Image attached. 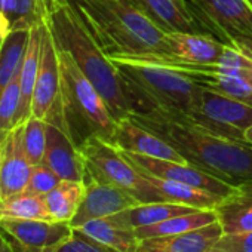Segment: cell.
<instances>
[{"instance_id": "cell-1", "label": "cell", "mask_w": 252, "mask_h": 252, "mask_svg": "<svg viewBox=\"0 0 252 252\" xmlns=\"http://www.w3.org/2000/svg\"><path fill=\"white\" fill-rule=\"evenodd\" d=\"M45 23L58 49L67 52L83 76L104 98L119 122L134 113L126 85L111 58L101 49L67 0H43Z\"/></svg>"}, {"instance_id": "cell-2", "label": "cell", "mask_w": 252, "mask_h": 252, "mask_svg": "<svg viewBox=\"0 0 252 252\" xmlns=\"http://www.w3.org/2000/svg\"><path fill=\"white\" fill-rule=\"evenodd\" d=\"M131 117L162 137L187 162L205 172L234 187L252 181L251 144L150 113H134Z\"/></svg>"}, {"instance_id": "cell-3", "label": "cell", "mask_w": 252, "mask_h": 252, "mask_svg": "<svg viewBox=\"0 0 252 252\" xmlns=\"http://www.w3.org/2000/svg\"><path fill=\"white\" fill-rule=\"evenodd\" d=\"M110 58L126 85L134 113L181 122L200 108L203 86L180 70L132 55Z\"/></svg>"}, {"instance_id": "cell-4", "label": "cell", "mask_w": 252, "mask_h": 252, "mask_svg": "<svg viewBox=\"0 0 252 252\" xmlns=\"http://www.w3.org/2000/svg\"><path fill=\"white\" fill-rule=\"evenodd\" d=\"M101 49L108 55L169 54L166 32L129 0H67Z\"/></svg>"}, {"instance_id": "cell-5", "label": "cell", "mask_w": 252, "mask_h": 252, "mask_svg": "<svg viewBox=\"0 0 252 252\" xmlns=\"http://www.w3.org/2000/svg\"><path fill=\"white\" fill-rule=\"evenodd\" d=\"M61 68L60 104L65 128L77 147L88 138L98 137L111 144L117 120L110 113L104 98L83 76L71 57L58 49Z\"/></svg>"}, {"instance_id": "cell-6", "label": "cell", "mask_w": 252, "mask_h": 252, "mask_svg": "<svg viewBox=\"0 0 252 252\" xmlns=\"http://www.w3.org/2000/svg\"><path fill=\"white\" fill-rule=\"evenodd\" d=\"M79 150L85 162V178L116 186L137 197L141 203L165 200L144 174L113 144L92 137L80 144Z\"/></svg>"}, {"instance_id": "cell-7", "label": "cell", "mask_w": 252, "mask_h": 252, "mask_svg": "<svg viewBox=\"0 0 252 252\" xmlns=\"http://www.w3.org/2000/svg\"><path fill=\"white\" fill-rule=\"evenodd\" d=\"M202 29L231 48L252 46V0H189Z\"/></svg>"}, {"instance_id": "cell-8", "label": "cell", "mask_w": 252, "mask_h": 252, "mask_svg": "<svg viewBox=\"0 0 252 252\" xmlns=\"http://www.w3.org/2000/svg\"><path fill=\"white\" fill-rule=\"evenodd\" d=\"M181 123L245 141V132L252 126V104L203 86L200 108Z\"/></svg>"}, {"instance_id": "cell-9", "label": "cell", "mask_w": 252, "mask_h": 252, "mask_svg": "<svg viewBox=\"0 0 252 252\" xmlns=\"http://www.w3.org/2000/svg\"><path fill=\"white\" fill-rule=\"evenodd\" d=\"M45 120L48 123V129L43 163H46L61 180L83 181L85 162L79 147L65 128L60 98L51 107Z\"/></svg>"}, {"instance_id": "cell-10", "label": "cell", "mask_w": 252, "mask_h": 252, "mask_svg": "<svg viewBox=\"0 0 252 252\" xmlns=\"http://www.w3.org/2000/svg\"><path fill=\"white\" fill-rule=\"evenodd\" d=\"M123 155L137 169L146 174H150L153 177L193 186L196 189L206 190L222 197L228 196L236 189L234 186L205 172L203 169L194 166L190 162L156 159V158H147V156H140V155H132V153H123Z\"/></svg>"}, {"instance_id": "cell-11", "label": "cell", "mask_w": 252, "mask_h": 252, "mask_svg": "<svg viewBox=\"0 0 252 252\" xmlns=\"http://www.w3.org/2000/svg\"><path fill=\"white\" fill-rule=\"evenodd\" d=\"M0 228L17 252H51L73 231L68 222L54 220H0Z\"/></svg>"}, {"instance_id": "cell-12", "label": "cell", "mask_w": 252, "mask_h": 252, "mask_svg": "<svg viewBox=\"0 0 252 252\" xmlns=\"http://www.w3.org/2000/svg\"><path fill=\"white\" fill-rule=\"evenodd\" d=\"M60 89H61V68H60L58 48L43 18L40 58H39L37 79H36V88H34L33 104H32V116L45 119L51 107L58 99Z\"/></svg>"}, {"instance_id": "cell-13", "label": "cell", "mask_w": 252, "mask_h": 252, "mask_svg": "<svg viewBox=\"0 0 252 252\" xmlns=\"http://www.w3.org/2000/svg\"><path fill=\"white\" fill-rule=\"evenodd\" d=\"M85 194L70 225L77 228L96 218H107L131 206L141 203L137 197L116 186L105 184L92 178H85Z\"/></svg>"}, {"instance_id": "cell-14", "label": "cell", "mask_w": 252, "mask_h": 252, "mask_svg": "<svg viewBox=\"0 0 252 252\" xmlns=\"http://www.w3.org/2000/svg\"><path fill=\"white\" fill-rule=\"evenodd\" d=\"M111 144L123 153H132L156 159L187 162L169 143L162 137L144 128L132 117L117 122V129Z\"/></svg>"}, {"instance_id": "cell-15", "label": "cell", "mask_w": 252, "mask_h": 252, "mask_svg": "<svg viewBox=\"0 0 252 252\" xmlns=\"http://www.w3.org/2000/svg\"><path fill=\"white\" fill-rule=\"evenodd\" d=\"M24 123L17 125L0 149V186L2 199L23 191L30 180L32 168L23 141Z\"/></svg>"}, {"instance_id": "cell-16", "label": "cell", "mask_w": 252, "mask_h": 252, "mask_svg": "<svg viewBox=\"0 0 252 252\" xmlns=\"http://www.w3.org/2000/svg\"><path fill=\"white\" fill-rule=\"evenodd\" d=\"M129 2L166 33H206L194 17L189 0H129Z\"/></svg>"}, {"instance_id": "cell-17", "label": "cell", "mask_w": 252, "mask_h": 252, "mask_svg": "<svg viewBox=\"0 0 252 252\" xmlns=\"http://www.w3.org/2000/svg\"><path fill=\"white\" fill-rule=\"evenodd\" d=\"M222 234V227L217 220L186 233L143 239L137 252H209Z\"/></svg>"}, {"instance_id": "cell-18", "label": "cell", "mask_w": 252, "mask_h": 252, "mask_svg": "<svg viewBox=\"0 0 252 252\" xmlns=\"http://www.w3.org/2000/svg\"><path fill=\"white\" fill-rule=\"evenodd\" d=\"M214 211L224 233L252 231V181L236 186Z\"/></svg>"}, {"instance_id": "cell-19", "label": "cell", "mask_w": 252, "mask_h": 252, "mask_svg": "<svg viewBox=\"0 0 252 252\" xmlns=\"http://www.w3.org/2000/svg\"><path fill=\"white\" fill-rule=\"evenodd\" d=\"M193 211H197V208L163 200V202L138 203V205L131 206V208L125 209L122 212L110 215L107 218L119 227L128 228V230H135V228L153 225V224L162 222L165 220H169L172 217L187 214V212H193Z\"/></svg>"}, {"instance_id": "cell-20", "label": "cell", "mask_w": 252, "mask_h": 252, "mask_svg": "<svg viewBox=\"0 0 252 252\" xmlns=\"http://www.w3.org/2000/svg\"><path fill=\"white\" fill-rule=\"evenodd\" d=\"M42 23L30 30L27 51L20 71V104L15 116V126L20 123H26L32 117V104H33V95H34L36 79H37L39 58H40Z\"/></svg>"}, {"instance_id": "cell-21", "label": "cell", "mask_w": 252, "mask_h": 252, "mask_svg": "<svg viewBox=\"0 0 252 252\" xmlns=\"http://www.w3.org/2000/svg\"><path fill=\"white\" fill-rule=\"evenodd\" d=\"M143 174L149 180V183L162 194V197L166 202L181 203V205L193 206L197 209H215V206L222 199V196H218V194L206 191V190L196 189L193 186H187V184L171 181V180H163V178L153 177L146 172H143Z\"/></svg>"}, {"instance_id": "cell-22", "label": "cell", "mask_w": 252, "mask_h": 252, "mask_svg": "<svg viewBox=\"0 0 252 252\" xmlns=\"http://www.w3.org/2000/svg\"><path fill=\"white\" fill-rule=\"evenodd\" d=\"M217 221V214L214 209H197L193 212L181 214L177 217H172L169 220H165L162 222L140 227L135 228V234L140 240L149 239V237H159V236H171L178 233H186L190 230H196L200 227H205L211 222Z\"/></svg>"}, {"instance_id": "cell-23", "label": "cell", "mask_w": 252, "mask_h": 252, "mask_svg": "<svg viewBox=\"0 0 252 252\" xmlns=\"http://www.w3.org/2000/svg\"><path fill=\"white\" fill-rule=\"evenodd\" d=\"M85 194L83 181L63 180L55 189L45 194V202L54 221L71 222Z\"/></svg>"}, {"instance_id": "cell-24", "label": "cell", "mask_w": 252, "mask_h": 252, "mask_svg": "<svg viewBox=\"0 0 252 252\" xmlns=\"http://www.w3.org/2000/svg\"><path fill=\"white\" fill-rule=\"evenodd\" d=\"M194 79L202 86L211 88L234 99L252 104V71H227V73H202Z\"/></svg>"}, {"instance_id": "cell-25", "label": "cell", "mask_w": 252, "mask_h": 252, "mask_svg": "<svg viewBox=\"0 0 252 252\" xmlns=\"http://www.w3.org/2000/svg\"><path fill=\"white\" fill-rule=\"evenodd\" d=\"M95 240L119 251V252H137L140 239L134 230H128L113 224L108 218H96L77 227Z\"/></svg>"}, {"instance_id": "cell-26", "label": "cell", "mask_w": 252, "mask_h": 252, "mask_svg": "<svg viewBox=\"0 0 252 252\" xmlns=\"http://www.w3.org/2000/svg\"><path fill=\"white\" fill-rule=\"evenodd\" d=\"M52 220L45 196L26 190L0 200V220Z\"/></svg>"}, {"instance_id": "cell-27", "label": "cell", "mask_w": 252, "mask_h": 252, "mask_svg": "<svg viewBox=\"0 0 252 252\" xmlns=\"http://www.w3.org/2000/svg\"><path fill=\"white\" fill-rule=\"evenodd\" d=\"M30 30H11L2 49H0V95L3 94L9 82L20 71L27 51Z\"/></svg>"}, {"instance_id": "cell-28", "label": "cell", "mask_w": 252, "mask_h": 252, "mask_svg": "<svg viewBox=\"0 0 252 252\" xmlns=\"http://www.w3.org/2000/svg\"><path fill=\"white\" fill-rule=\"evenodd\" d=\"M20 71L0 95V144H3L9 132L15 128V116L20 104Z\"/></svg>"}, {"instance_id": "cell-29", "label": "cell", "mask_w": 252, "mask_h": 252, "mask_svg": "<svg viewBox=\"0 0 252 252\" xmlns=\"http://www.w3.org/2000/svg\"><path fill=\"white\" fill-rule=\"evenodd\" d=\"M46 129H48V123L45 119L32 116L24 123L23 141H24L27 158L32 165H37L43 162L45 150H46Z\"/></svg>"}, {"instance_id": "cell-30", "label": "cell", "mask_w": 252, "mask_h": 252, "mask_svg": "<svg viewBox=\"0 0 252 252\" xmlns=\"http://www.w3.org/2000/svg\"><path fill=\"white\" fill-rule=\"evenodd\" d=\"M51 252H119L94 237L83 233L80 228H73L71 234Z\"/></svg>"}, {"instance_id": "cell-31", "label": "cell", "mask_w": 252, "mask_h": 252, "mask_svg": "<svg viewBox=\"0 0 252 252\" xmlns=\"http://www.w3.org/2000/svg\"><path fill=\"white\" fill-rule=\"evenodd\" d=\"M63 180L46 165V163H37L33 165L30 180L27 183V187L24 189L29 193L33 194H40L45 196L48 194L52 189H55Z\"/></svg>"}, {"instance_id": "cell-32", "label": "cell", "mask_w": 252, "mask_h": 252, "mask_svg": "<svg viewBox=\"0 0 252 252\" xmlns=\"http://www.w3.org/2000/svg\"><path fill=\"white\" fill-rule=\"evenodd\" d=\"M209 252H252V231L224 233Z\"/></svg>"}, {"instance_id": "cell-33", "label": "cell", "mask_w": 252, "mask_h": 252, "mask_svg": "<svg viewBox=\"0 0 252 252\" xmlns=\"http://www.w3.org/2000/svg\"><path fill=\"white\" fill-rule=\"evenodd\" d=\"M11 30H12V26H11L9 18L3 12H0V49H2L8 34L11 33Z\"/></svg>"}, {"instance_id": "cell-34", "label": "cell", "mask_w": 252, "mask_h": 252, "mask_svg": "<svg viewBox=\"0 0 252 252\" xmlns=\"http://www.w3.org/2000/svg\"><path fill=\"white\" fill-rule=\"evenodd\" d=\"M0 252H17L12 242L9 240V237L5 234L2 228H0Z\"/></svg>"}, {"instance_id": "cell-35", "label": "cell", "mask_w": 252, "mask_h": 252, "mask_svg": "<svg viewBox=\"0 0 252 252\" xmlns=\"http://www.w3.org/2000/svg\"><path fill=\"white\" fill-rule=\"evenodd\" d=\"M245 141H246L248 144H251V146H252V126H251V128L245 132Z\"/></svg>"}, {"instance_id": "cell-36", "label": "cell", "mask_w": 252, "mask_h": 252, "mask_svg": "<svg viewBox=\"0 0 252 252\" xmlns=\"http://www.w3.org/2000/svg\"><path fill=\"white\" fill-rule=\"evenodd\" d=\"M0 149H2V144H0ZM0 200H2V186H0Z\"/></svg>"}, {"instance_id": "cell-37", "label": "cell", "mask_w": 252, "mask_h": 252, "mask_svg": "<svg viewBox=\"0 0 252 252\" xmlns=\"http://www.w3.org/2000/svg\"><path fill=\"white\" fill-rule=\"evenodd\" d=\"M0 12H2V0H0Z\"/></svg>"}]
</instances>
